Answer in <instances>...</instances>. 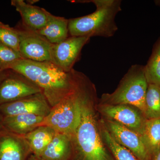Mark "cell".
I'll return each mask as SVG.
<instances>
[{"label": "cell", "instance_id": "obj_17", "mask_svg": "<svg viewBox=\"0 0 160 160\" xmlns=\"http://www.w3.org/2000/svg\"><path fill=\"white\" fill-rule=\"evenodd\" d=\"M141 138L152 160L160 150V118L147 120Z\"/></svg>", "mask_w": 160, "mask_h": 160}, {"label": "cell", "instance_id": "obj_4", "mask_svg": "<svg viewBox=\"0 0 160 160\" xmlns=\"http://www.w3.org/2000/svg\"><path fill=\"white\" fill-rule=\"evenodd\" d=\"M148 86L144 66L137 64L132 65L116 89L112 93L103 94L99 104L130 105L140 109L144 114Z\"/></svg>", "mask_w": 160, "mask_h": 160}, {"label": "cell", "instance_id": "obj_7", "mask_svg": "<svg viewBox=\"0 0 160 160\" xmlns=\"http://www.w3.org/2000/svg\"><path fill=\"white\" fill-rule=\"evenodd\" d=\"M90 38L69 36L59 43L53 44L51 50V62L66 72L73 69L78 61L83 47L89 42Z\"/></svg>", "mask_w": 160, "mask_h": 160}, {"label": "cell", "instance_id": "obj_12", "mask_svg": "<svg viewBox=\"0 0 160 160\" xmlns=\"http://www.w3.org/2000/svg\"><path fill=\"white\" fill-rule=\"evenodd\" d=\"M30 153L23 136L6 135L0 138V160H27Z\"/></svg>", "mask_w": 160, "mask_h": 160}, {"label": "cell", "instance_id": "obj_1", "mask_svg": "<svg viewBox=\"0 0 160 160\" xmlns=\"http://www.w3.org/2000/svg\"><path fill=\"white\" fill-rule=\"evenodd\" d=\"M9 69L24 76L39 87L52 107L73 91L76 83V70L66 72L49 62L21 59Z\"/></svg>", "mask_w": 160, "mask_h": 160}, {"label": "cell", "instance_id": "obj_26", "mask_svg": "<svg viewBox=\"0 0 160 160\" xmlns=\"http://www.w3.org/2000/svg\"><path fill=\"white\" fill-rule=\"evenodd\" d=\"M155 3L157 6H160V1H155Z\"/></svg>", "mask_w": 160, "mask_h": 160}, {"label": "cell", "instance_id": "obj_16", "mask_svg": "<svg viewBox=\"0 0 160 160\" xmlns=\"http://www.w3.org/2000/svg\"><path fill=\"white\" fill-rule=\"evenodd\" d=\"M57 133L49 126H39L23 136L29 145L31 153L39 157Z\"/></svg>", "mask_w": 160, "mask_h": 160}, {"label": "cell", "instance_id": "obj_8", "mask_svg": "<svg viewBox=\"0 0 160 160\" xmlns=\"http://www.w3.org/2000/svg\"><path fill=\"white\" fill-rule=\"evenodd\" d=\"M8 73L0 82V105L42 92L39 87L22 74L13 71L11 74Z\"/></svg>", "mask_w": 160, "mask_h": 160}, {"label": "cell", "instance_id": "obj_2", "mask_svg": "<svg viewBox=\"0 0 160 160\" xmlns=\"http://www.w3.org/2000/svg\"><path fill=\"white\" fill-rule=\"evenodd\" d=\"M78 3H92L96 9L87 15L69 20V36L110 38L118 30L115 18L122 11L121 0L77 1Z\"/></svg>", "mask_w": 160, "mask_h": 160}, {"label": "cell", "instance_id": "obj_23", "mask_svg": "<svg viewBox=\"0 0 160 160\" xmlns=\"http://www.w3.org/2000/svg\"><path fill=\"white\" fill-rule=\"evenodd\" d=\"M8 70H6V71H0V82H1V81H2L5 78V77L6 76V75H7V71Z\"/></svg>", "mask_w": 160, "mask_h": 160}, {"label": "cell", "instance_id": "obj_11", "mask_svg": "<svg viewBox=\"0 0 160 160\" xmlns=\"http://www.w3.org/2000/svg\"><path fill=\"white\" fill-rule=\"evenodd\" d=\"M11 3L20 13L22 24L33 31H39L46 26L51 14L46 9L32 6L23 0H12Z\"/></svg>", "mask_w": 160, "mask_h": 160}, {"label": "cell", "instance_id": "obj_10", "mask_svg": "<svg viewBox=\"0 0 160 160\" xmlns=\"http://www.w3.org/2000/svg\"><path fill=\"white\" fill-rule=\"evenodd\" d=\"M51 106L42 92L0 105V111L5 117L33 114L46 117Z\"/></svg>", "mask_w": 160, "mask_h": 160}, {"label": "cell", "instance_id": "obj_6", "mask_svg": "<svg viewBox=\"0 0 160 160\" xmlns=\"http://www.w3.org/2000/svg\"><path fill=\"white\" fill-rule=\"evenodd\" d=\"M97 109L106 119L112 120L142 135L147 119L140 109L129 105H101Z\"/></svg>", "mask_w": 160, "mask_h": 160}, {"label": "cell", "instance_id": "obj_22", "mask_svg": "<svg viewBox=\"0 0 160 160\" xmlns=\"http://www.w3.org/2000/svg\"><path fill=\"white\" fill-rule=\"evenodd\" d=\"M22 58L19 52L0 43V71L9 70L13 64Z\"/></svg>", "mask_w": 160, "mask_h": 160}, {"label": "cell", "instance_id": "obj_13", "mask_svg": "<svg viewBox=\"0 0 160 160\" xmlns=\"http://www.w3.org/2000/svg\"><path fill=\"white\" fill-rule=\"evenodd\" d=\"M71 138L57 132L38 158L43 160H70L72 155Z\"/></svg>", "mask_w": 160, "mask_h": 160}, {"label": "cell", "instance_id": "obj_25", "mask_svg": "<svg viewBox=\"0 0 160 160\" xmlns=\"http://www.w3.org/2000/svg\"><path fill=\"white\" fill-rule=\"evenodd\" d=\"M152 160H160V150Z\"/></svg>", "mask_w": 160, "mask_h": 160}, {"label": "cell", "instance_id": "obj_18", "mask_svg": "<svg viewBox=\"0 0 160 160\" xmlns=\"http://www.w3.org/2000/svg\"><path fill=\"white\" fill-rule=\"evenodd\" d=\"M144 72L148 85L160 87V37L155 43L151 56L144 66Z\"/></svg>", "mask_w": 160, "mask_h": 160}, {"label": "cell", "instance_id": "obj_3", "mask_svg": "<svg viewBox=\"0 0 160 160\" xmlns=\"http://www.w3.org/2000/svg\"><path fill=\"white\" fill-rule=\"evenodd\" d=\"M96 98L95 89L92 90L83 102L82 118L73 136L78 151L70 160H112L107 153L92 108Z\"/></svg>", "mask_w": 160, "mask_h": 160}, {"label": "cell", "instance_id": "obj_9", "mask_svg": "<svg viewBox=\"0 0 160 160\" xmlns=\"http://www.w3.org/2000/svg\"><path fill=\"white\" fill-rule=\"evenodd\" d=\"M102 123L113 139L138 160H152L140 135L112 120L106 119Z\"/></svg>", "mask_w": 160, "mask_h": 160}, {"label": "cell", "instance_id": "obj_15", "mask_svg": "<svg viewBox=\"0 0 160 160\" xmlns=\"http://www.w3.org/2000/svg\"><path fill=\"white\" fill-rule=\"evenodd\" d=\"M69 20L51 14L43 28L37 31L52 44L63 42L69 36Z\"/></svg>", "mask_w": 160, "mask_h": 160}, {"label": "cell", "instance_id": "obj_5", "mask_svg": "<svg viewBox=\"0 0 160 160\" xmlns=\"http://www.w3.org/2000/svg\"><path fill=\"white\" fill-rule=\"evenodd\" d=\"M20 37L19 52L23 59L36 62H51L52 45L37 31L22 24L17 27Z\"/></svg>", "mask_w": 160, "mask_h": 160}, {"label": "cell", "instance_id": "obj_14", "mask_svg": "<svg viewBox=\"0 0 160 160\" xmlns=\"http://www.w3.org/2000/svg\"><path fill=\"white\" fill-rule=\"evenodd\" d=\"M44 118L33 114L5 117L3 125L11 132L18 135L24 136L40 126Z\"/></svg>", "mask_w": 160, "mask_h": 160}, {"label": "cell", "instance_id": "obj_19", "mask_svg": "<svg viewBox=\"0 0 160 160\" xmlns=\"http://www.w3.org/2000/svg\"><path fill=\"white\" fill-rule=\"evenodd\" d=\"M144 115L147 120L160 118V87L159 86L148 85Z\"/></svg>", "mask_w": 160, "mask_h": 160}, {"label": "cell", "instance_id": "obj_21", "mask_svg": "<svg viewBox=\"0 0 160 160\" xmlns=\"http://www.w3.org/2000/svg\"><path fill=\"white\" fill-rule=\"evenodd\" d=\"M0 43L19 52L20 37L17 29L0 22Z\"/></svg>", "mask_w": 160, "mask_h": 160}, {"label": "cell", "instance_id": "obj_24", "mask_svg": "<svg viewBox=\"0 0 160 160\" xmlns=\"http://www.w3.org/2000/svg\"><path fill=\"white\" fill-rule=\"evenodd\" d=\"M27 160H43L42 159L40 158L37 157L35 156L33 154H32L31 155H30V156H29V157L27 159Z\"/></svg>", "mask_w": 160, "mask_h": 160}, {"label": "cell", "instance_id": "obj_20", "mask_svg": "<svg viewBox=\"0 0 160 160\" xmlns=\"http://www.w3.org/2000/svg\"><path fill=\"white\" fill-rule=\"evenodd\" d=\"M100 133L102 141L108 146L116 160H138L132 153L113 139L102 123Z\"/></svg>", "mask_w": 160, "mask_h": 160}]
</instances>
